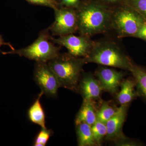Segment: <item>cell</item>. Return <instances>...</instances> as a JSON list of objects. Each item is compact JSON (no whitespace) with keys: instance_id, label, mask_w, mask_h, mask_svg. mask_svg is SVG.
Instances as JSON below:
<instances>
[{"instance_id":"1","label":"cell","mask_w":146,"mask_h":146,"mask_svg":"<svg viewBox=\"0 0 146 146\" xmlns=\"http://www.w3.org/2000/svg\"><path fill=\"white\" fill-rule=\"evenodd\" d=\"M80 35L86 36L104 32L111 25L112 13L98 1H82L76 9Z\"/></svg>"},{"instance_id":"2","label":"cell","mask_w":146,"mask_h":146,"mask_svg":"<svg viewBox=\"0 0 146 146\" xmlns=\"http://www.w3.org/2000/svg\"><path fill=\"white\" fill-rule=\"evenodd\" d=\"M59 82L60 87L77 92L85 58L74 57L69 53L59 54L47 63Z\"/></svg>"},{"instance_id":"3","label":"cell","mask_w":146,"mask_h":146,"mask_svg":"<svg viewBox=\"0 0 146 146\" xmlns=\"http://www.w3.org/2000/svg\"><path fill=\"white\" fill-rule=\"evenodd\" d=\"M86 63H94L103 66L130 71L133 64L117 45L111 42L93 43Z\"/></svg>"},{"instance_id":"4","label":"cell","mask_w":146,"mask_h":146,"mask_svg":"<svg viewBox=\"0 0 146 146\" xmlns=\"http://www.w3.org/2000/svg\"><path fill=\"white\" fill-rule=\"evenodd\" d=\"M48 27L41 31L34 42L27 46L19 49L2 52L4 55L17 54L36 62L48 63L60 54V48L51 40Z\"/></svg>"},{"instance_id":"5","label":"cell","mask_w":146,"mask_h":146,"mask_svg":"<svg viewBox=\"0 0 146 146\" xmlns=\"http://www.w3.org/2000/svg\"><path fill=\"white\" fill-rule=\"evenodd\" d=\"M144 20L134 9L124 4L112 13L111 25L119 36H134Z\"/></svg>"},{"instance_id":"6","label":"cell","mask_w":146,"mask_h":146,"mask_svg":"<svg viewBox=\"0 0 146 146\" xmlns=\"http://www.w3.org/2000/svg\"><path fill=\"white\" fill-rule=\"evenodd\" d=\"M54 21L48 27L54 36L74 34L78 31V21L76 9L59 6L54 9Z\"/></svg>"},{"instance_id":"7","label":"cell","mask_w":146,"mask_h":146,"mask_svg":"<svg viewBox=\"0 0 146 146\" xmlns=\"http://www.w3.org/2000/svg\"><path fill=\"white\" fill-rule=\"evenodd\" d=\"M33 73L35 81L43 94L50 98L56 97L60 84L48 63L36 62Z\"/></svg>"},{"instance_id":"8","label":"cell","mask_w":146,"mask_h":146,"mask_svg":"<svg viewBox=\"0 0 146 146\" xmlns=\"http://www.w3.org/2000/svg\"><path fill=\"white\" fill-rule=\"evenodd\" d=\"M51 40L55 44L65 47L68 53L77 58H86L90 52L93 43L89 37L84 35L76 36L73 34L54 38Z\"/></svg>"},{"instance_id":"9","label":"cell","mask_w":146,"mask_h":146,"mask_svg":"<svg viewBox=\"0 0 146 146\" xmlns=\"http://www.w3.org/2000/svg\"><path fill=\"white\" fill-rule=\"evenodd\" d=\"M95 76L99 81L103 90L115 95L118 93L123 80L124 74L112 68L100 67L96 70Z\"/></svg>"},{"instance_id":"10","label":"cell","mask_w":146,"mask_h":146,"mask_svg":"<svg viewBox=\"0 0 146 146\" xmlns=\"http://www.w3.org/2000/svg\"><path fill=\"white\" fill-rule=\"evenodd\" d=\"M103 89L96 77L89 73H82L77 91L84 100L95 101L100 98Z\"/></svg>"},{"instance_id":"11","label":"cell","mask_w":146,"mask_h":146,"mask_svg":"<svg viewBox=\"0 0 146 146\" xmlns=\"http://www.w3.org/2000/svg\"><path fill=\"white\" fill-rule=\"evenodd\" d=\"M127 107L128 105L120 106L115 115L106 124L107 128L105 137L106 140L113 141L123 136L122 128L126 117Z\"/></svg>"},{"instance_id":"12","label":"cell","mask_w":146,"mask_h":146,"mask_svg":"<svg viewBox=\"0 0 146 146\" xmlns=\"http://www.w3.org/2000/svg\"><path fill=\"white\" fill-rule=\"evenodd\" d=\"M97 111L94 101L83 100L81 107L76 117V125L84 122L92 125L97 120Z\"/></svg>"},{"instance_id":"13","label":"cell","mask_w":146,"mask_h":146,"mask_svg":"<svg viewBox=\"0 0 146 146\" xmlns=\"http://www.w3.org/2000/svg\"><path fill=\"white\" fill-rule=\"evenodd\" d=\"M134 80L127 79L123 80L120 85V91L117 94V99L121 105H128L138 95L135 90Z\"/></svg>"},{"instance_id":"14","label":"cell","mask_w":146,"mask_h":146,"mask_svg":"<svg viewBox=\"0 0 146 146\" xmlns=\"http://www.w3.org/2000/svg\"><path fill=\"white\" fill-rule=\"evenodd\" d=\"M44 95L41 91L36 100L28 111V117L31 122L40 126L42 128H47L46 125V115L41 102L40 99Z\"/></svg>"},{"instance_id":"15","label":"cell","mask_w":146,"mask_h":146,"mask_svg":"<svg viewBox=\"0 0 146 146\" xmlns=\"http://www.w3.org/2000/svg\"><path fill=\"white\" fill-rule=\"evenodd\" d=\"M76 126L78 146H97L94 141L91 125L86 123L82 122Z\"/></svg>"},{"instance_id":"16","label":"cell","mask_w":146,"mask_h":146,"mask_svg":"<svg viewBox=\"0 0 146 146\" xmlns=\"http://www.w3.org/2000/svg\"><path fill=\"white\" fill-rule=\"evenodd\" d=\"M130 72L134 78L138 96L146 100V70L133 65Z\"/></svg>"},{"instance_id":"17","label":"cell","mask_w":146,"mask_h":146,"mask_svg":"<svg viewBox=\"0 0 146 146\" xmlns=\"http://www.w3.org/2000/svg\"><path fill=\"white\" fill-rule=\"evenodd\" d=\"M118 108H115L111 105L110 101H103L100 108L97 111V120L106 124L116 113Z\"/></svg>"},{"instance_id":"18","label":"cell","mask_w":146,"mask_h":146,"mask_svg":"<svg viewBox=\"0 0 146 146\" xmlns=\"http://www.w3.org/2000/svg\"><path fill=\"white\" fill-rule=\"evenodd\" d=\"M91 127L94 141L97 146H100L103 139L107 134L106 124L97 120Z\"/></svg>"},{"instance_id":"19","label":"cell","mask_w":146,"mask_h":146,"mask_svg":"<svg viewBox=\"0 0 146 146\" xmlns=\"http://www.w3.org/2000/svg\"><path fill=\"white\" fill-rule=\"evenodd\" d=\"M124 4L134 9L146 21V0H125Z\"/></svg>"},{"instance_id":"20","label":"cell","mask_w":146,"mask_h":146,"mask_svg":"<svg viewBox=\"0 0 146 146\" xmlns=\"http://www.w3.org/2000/svg\"><path fill=\"white\" fill-rule=\"evenodd\" d=\"M53 133V132L52 129L42 128L40 131L36 134L33 145L46 146L50 138L52 136Z\"/></svg>"},{"instance_id":"21","label":"cell","mask_w":146,"mask_h":146,"mask_svg":"<svg viewBox=\"0 0 146 146\" xmlns=\"http://www.w3.org/2000/svg\"><path fill=\"white\" fill-rule=\"evenodd\" d=\"M114 145L117 146H137L141 145V144L129 138H127L124 135L117 138L113 141Z\"/></svg>"},{"instance_id":"22","label":"cell","mask_w":146,"mask_h":146,"mask_svg":"<svg viewBox=\"0 0 146 146\" xmlns=\"http://www.w3.org/2000/svg\"><path fill=\"white\" fill-rule=\"evenodd\" d=\"M29 3L34 5L42 6L52 8L54 10L58 8L59 4L52 0H25Z\"/></svg>"},{"instance_id":"23","label":"cell","mask_w":146,"mask_h":146,"mask_svg":"<svg viewBox=\"0 0 146 146\" xmlns=\"http://www.w3.org/2000/svg\"><path fill=\"white\" fill-rule=\"evenodd\" d=\"M82 2L81 0H60L59 5L76 9L79 5Z\"/></svg>"},{"instance_id":"24","label":"cell","mask_w":146,"mask_h":146,"mask_svg":"<svg viewBox=\"0 0 146 146\" xmlns=\"http://www.w3.org/2000/svg\"><path fill=\"white\" fill-rule=\"evenodd\" d=\"M134 37L146 41V21L144 20Z\"/></svg>"},{"instance_id":"25","label":"cell","mask_w":146,"mask_h":146,"mask_svg":"<svg viewBox=\"0 0 146 146\" xmlns=\"http://www.w3.org/2000/svg\"><path fill=\"white\" fill-rule=\"evenodd\" d=\"M3 45H7V46H8L10 47L11 50L15 49L13 46L10 43H7V42H5L4 40L3 39V36L0 34V52H2V51L1 50V48Z\"/></svg>"},{"instance_id":"26","label":"cell","mask_w":146,"mask_h":146,"mask_svg":"<svg viewBox=\"0 0 146 146\" xmlns=\"http://www.w3.org/2000/svg\"><path fill=\"white\" fill-rule=\"evenodd\" d=\"M102 1L104 2L109 3H115L120 2L122 1H124L125 0H102Z\"/></svg>"},{"instance_id":"27","label":"cell","mask_w":146,"mask_h":146,"mask_svg":"<svg viewBox=\"0 0 146 146\" xmlns=\"http://www.w3.org/2000/svg\"><path fill=\"white\" fill-rule=\"evenodd\" d=\"M52 1H54L55 2L59 4V3H60V0H52Z\"/></svg>"}]
</instances>
